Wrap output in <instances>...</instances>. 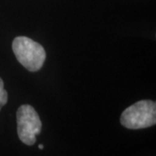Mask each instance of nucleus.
I'll return each mask as SVG.
<instances>
[{
	"instance_id": "nucleus-3",
	"label": "nucleus",
	"mask_w": 156,
	"mask_h": 156,
	"mask_svg": "<svg viewBox=\"0 0 156 156\" xmlns=\"http://www.w3.org/2000/svg\"><path fill=\"white\" fill-rule=\"evenodd\" d=\"M17 134L23 143L32 146L36 135L41 133L42 122L38 114L30 105H22L17 112Z\"/></svg>"
},
{
	"instance_id": "nucleus-1",
	"label": "nucleus",
	"mask_w": 156,
	"mask_h": 156,
	"mask_svg": "<svg viewBox=\"0 0 156 156\" xmlns=\"http://www.w3.org/2000/svg\"><path fill=\"white\" fill-rule=\"evenodd\" d=\"M12 50L17 61L31 72L39 70L46 59L44 48L26 37H17L14 39Z\"/></svg>"
},
{
	"instance_id": "nucleus-4",
	"label": "nucleus",
	"mask_w": 156,
	"mask_h": 156,
	"mask_svg": "<svg viewBox=\"0 0 156 156\" xmlns=\"http://www.w3.org/2000/svg\"><path fill=\"white\" fill-rule=\"evenodd\" d=\"M7 101H8V94L4 88V82L0 78V110L7 103Z\"/></svg>"
},
{
	"instance_id": "nucleus-2",
	"label": "nucleus",
	"mask_w": 156,
	"mask_h": 156,
	"mask_svg": "<svg viewBox=\"0 0 156 156\" xmlns=\"http://www.w3.org/2000/svg\"><path fill=\"white\" fill-rule=\"evenodd\" d=\"M120 121L128 129H141L155 125V101L141 100L135 102L123 111Z\"/></svg>"
},
{
	"instance_id": "nucleus-5",
	"label": "nucleus",
	"mask_w": 156,
	"mask_h": 156,
	"mask_svg": "<svg viewBox=\"0 0 156 156\" xmlns=\"http://www.w3.org/2000/svg\"><path fill=\"white\" fill-rule=\"evenodd\" d=\"M38 147H39V149H43V148H44V146L41 145V144H40V145L38 146Z\"/></svg>"
}]
</instances>
